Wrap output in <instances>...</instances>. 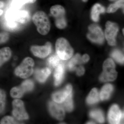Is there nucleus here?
I'll use <instances>...</instances> for the list:
<instances>
[{
	"mask_svg": "<svg viewBox=\"0 0 124 124\" xmlns=\"http://www.w3.org/2000/svg\"><path fill=\"white\" fill-rule=\"evenodd\" d=\"M32 20L38 33L43 36L48 34L51 28V24L48 17L44 11H36L32 16Z\"/></svg>",
	"mask_w": 124,
	"mask_h": 124,
	"instance_id": "obj_1",
	"label": "nucleus"
},
{
	"mask_svg": "<svg viewBox=\"0 0 124 124\" xmlns=\"http://www.w3.org/2000/svg\"><path fill=\"white\" fill-rule=\"evenodd\" d=\"M55 47L58 56L62 60H68L73 55V49L65 38L60 37L55 42Z\"/></svg>",
	"mask_w": 124,
	"mask_h": 124,
	"instance_id": "obj_2",
	"label": "nucleus"
},
{
	"mask_svg": "<svg viewBox=\"0 0 124 124\" xmlns=\"http://www.w3.org/2000/svg\"><path fill=\"white\" fill-rule=\"evenodd\" d=\"M34 64L32 58L29 57L25 58L15 69L16 75L21 78H27L33 73Z\"/></svg>",
	"mask_w": 124,
	"mask_h": 124,
	"instance_id": "obj_3",
	"label": "nucleus"
},
{
	"mask_svg": "<svg viewBox=\"0 0 124 124\" xmlns=\"http://www.w3.org/2000/svg\"><path fill=\"white\" fill-rule=\"evenodd\" d=\"M117 76L115 63L111 59H108L103 63V72L100 76V80L103 82L112 81L116 79Z\"/></svg>",
	"mask_w": 124,
	"mask_h": 124,
	"instance_id": "obj_4",
	"label": "nucleus"
},
{
	"mask_svg": "<svg viewBox=\"0 0 124 124\" xmlns=\"http://www.w3.org/2000/svg\"><path fill=\"white\" fill-rule=\"evenodd\" d=\"M119 31V27L117 24L108 21L106 24L105 35L108 44L112 46L116 44V37Z\"/></svg>",
	"mask_w": 124,
	"mask_h": 124,
	"instance_id": "obj_5",
	"label": "nucleus"
},
{
	"mask_svg": "<svg viewBox=\"0 0 124 124\" xmlns=\"http://www.w3.org/2000/svg\"><path fill=\"white\" fill-rule=\"evenodd\" d=\"M89 32L87 37L91 41L97 44H102L104 42V36L101 28L95 24H92L89 26Z\"/></svg>",
	"mask_w": 124,
	"mask_h": 124,
	"instance_id": "obj_6",
	"label": "nucleus"
},
{
	"mask_svg": "<svg viewBox=\"0 0 124 124\" xmlns=\"http://www.w3.org/2000/svg\"><path fill=\"white\" fill-rule=\"evenodd\" d=\"M13 114L18 120H26L28 119V115L24 108L23 102L19 99L14 100L12 103Z\"/></svg>",
	"mask_w": 124,
	"mask_h": 124,
	"instance_id": "obj_7",
	"label": "nucleus"
},
{
	"mask_svg": "<svg viewBox=\"0 0 124 124\" xmlns=\"http://www.w3.org/2000/svg\"><path fill=\"white\" fill-rule=\"evenodd\" d=\"M31 53L37 57L44 58L46 57L51 51V45L49 42H46L44 45H33L30 48Z\"/></svg>",
	"mask_w": 124,
	"mask_h": 124,
	"instance_id": "obj_8",
	"label": "nucleus"
},
{
	"mask_svg": "<svg viewBox=\"0 0 124 124\" xmlns=\"http://www.w3.org/2000/svg\"><path fill=\"white\" fill-rule=\"evenodd\" d=\"M124 118V113L121 111L117 105L115 104L111 107L108 115V120L110 124H119Z\"/></svg>",
	"mask_w": 124,
	"mask_h": 124,
	"instance_id": "obj_9",
	"label": "nucleus"
},
{
	"mask_svg": "<svg viewBox=\"0 0 124 124\" xmlns=\"http://www.w3.org/2000/svg\"><path fill=\"white\" fill-rule=\"evenodd\" d=\"M12 15H10L9 19L15 21L21 24H26L30 19L29 12L25 10H18L12 13Z\"/></svg>",
	"mask_w": 124,
	"mask_h": 124,
	"instance_id": "obj_10",
	"label": "nucleus"
},
{
	"mask_svg": "<svg viewBox=\"0 0 124 124\" xmlns=\"http://www.w3.org/2000/svg\"><path fill=\"white\" fill-rule=\"evenodd\" d=\"M72 87L71 85H68L64 89L53 94L52 96L53 100L58 103L63 102L68 95L72 93Z\"/></svg>",
	"mask_w": 124,
	"mask_h": 124,
	"instance_id": "obj_11",
	"label": "nucleus"
},
{
	"mask_svg": "<svg viewBox=\"0 0 124 124\" xmlns=\"http://www.w3.org/2000/svg\"><path fill=\"white\" fill-rule=\"evenodd\" d=\"M49 107L51 115L54 117L60 120L64 119L65 112L62 107L54 102H51L49 103Z\"/></svg>",
	"mask_w": 124,
	"mask_h": 124,
	"instance_id": "obj_12",
	"label": "nucleus"
},
{
	"mask_svg": "<svg viewBox=\"0 0 124 124\" xmlns=\"http://www.w3.org/2000/svg\"><path fill=\"white\" fill-rule=\"evenodd\" d=\"M50 13L55 19L65 17V9L60 5H55L52 6L50 8Z\"/></svg>",
	"mask_w": 124,
	"mask_h": 124,
	"instance_id": "obj_13",
	"label": "nucleus"
},
{
	"mask_svg": "<svg viewBox=\"0 0 124 124\" xmlns=\"http://www.w3.org/2000/svg\"><path fill=\"white\" fill-rule=\"evenodd\" d=\"M54 73L55 85H58L61 84L63 79L64 72V65L60 63L56 67Z\"/></svg>",
	"mask_w": 124,
	"mask_h": 124,
	"instance_id": "obj_14",
	"label": "nucleus"
},
{
	"mask_svg": "<svg viewBox=\"0 0 124 124\" xmlns=\"http://www.w3.org/2000/svg\"><path fill=\"white\" fill-rule=\"evenodd\" d=\"M105 9L104 7L99 4H96L93 6L91 12V17L92 20L97 22L99 20V15L101 13H104Z\"/></svg>",
	"mask_w": 124,
	"mask_h": 124,
	"instance_id": "obj_15",
	"label": "nucleus"
},
{
	"mask_svg": "<svg viewBox=\"0 0 124 124\" xmlns=\"http://www.w3.org/2000/svg\"><path fill=\"white\" fill-rule=\"evenodd\" d=\"M12 51L9 47H5L0 49V67L8 61L11 57Z\"/></svg>",
	"mask_w": 124,
	"mask_h": 124,
	"instance_id": "obj_16",
	"label": "nucleus"
},
{
	"mask_svg": "<svg viewBox=\"0 0 124 124\" xmlns=\"http://www.w3.org/2000/svg\"><path fill=\"white\" fill-rule=\"evenodd\" d=\"M50 73L51 70L49 68H46L44 69L37 70L35 73V76L38 81L43 82L46 80Z\"/></svg>",
	"mask_w": 124,
	"mask_h": 124,
	"instance_id": "obj_17",
	"label": "nucleus"
},
{
	"mask_svg": "<svg viewBox=\"0 0 124 124\" xmlns=\"http://www.w3.org/2000/svg\"><path fill=\"white\" fill-rule=\"evenodd\" d=\"M113 86L110 84L104 85L100 91V97L102 100H107L110 97L113 90Z\"/></svg>",
	"mask_w": 124,
	"mask_h": 124,
	"instance_id": "obj_18",
	"label": "nucleus"
},
{
	"mask_svg": "<svg viewBox=\"0 0 124 124\" xmlns=\"http://www.w3.org/2000/svg\"><path fill=\"white\" fill-rule=\"evenodd\" d=\"M99 96L97 89H93L88 96L86 101L89 104H95L99 101Z\"/></svg>",
	"mask_w": 124,
	"mask_h": 124,
	"instance_id": "obj_19",
	"label": "nucleus"
},
{
	"mask_svg": "<svg viewBox=\"0 0 124 124\" xmlns=\"http://www.w3.org/2000/svg\"><path fill=\"white\" fill-rule=\"evenodd\" d=\"M90 116L99 123H102L104 121V117L102 112L99 110H94L90 113Z\"/></svg>",
	"mask_w": 124,
	"mask_h": 124,
	"instance_id": "obj_20",
	"label": "nucleus"
},
{
	"mask_svg": "<svg viewBox=\"0 0 124 124\" xmlns=\"http://www.w3.org/2000/svg\"><path fill=\"white\" fill-rule=\"evenodd\" d=\"M82 62L81 56L79 54H77L71 59L68 64V67L69 70H73L76 69L77 64Z\"/></svg>",
	"mask_w": 124,
	"mask_h": 124,
	"instance_id": "obj_21",
	"label": "nucleus"
},
{
	"mask_svg": "<svg viewBox=\"0 0 124 124\" xmlns=\"http://www.w3.org/2000/svg\"><path fill=\"white\" fill-rule=\"evenodd\" d=\"M124 0H119L114 4L109 6L107 10V12L109 13L116 12L119 8H124Z\"/></svg>",
	"mask_w": 124,
	"mask_h": 124,
	"instance_id": "obj_22",
	"label": "nucleus"
},
{
	"mask_svg": "<svg viewBox=\"0 0 124 124\" xmlns=\"http://www.w3.org/2000/svg\"><path fill=\"white\" fill-rule=\"evenodd\" d=\"M37 0H12V5L14 8H19L23 6L28 4H33Z\"/></svg>",
	"mask_w": 124,
	"mask_h": 124,
	"instance_id": "obj_23",
	"label": "nucleus"
},
{
	"mask_svg": "<svg viewBox=\"0 0 124 124\" xmlns=\"http://www.w3.org/2000/svg\"><path fill=\"white\" fill-rule=\"evenodd\" d=\"M24 93L31 91L34 87V84L31 80H27L24 81L20 86Z\"/></svg>",
	"mask_w": 124,
	"mask_h": 124,
	"instance_id": "obj_24",
	"label": "nucleus"
},
{
	"mask_svg": "<svg viewBox=\"0 0 124 124\" xmlns=\"http://www.w3.org/2000/svg\"><path fill=\"white\" fill-rule=\"evenodd\" d=\"M24 93L20 86L14 87L10 91V95L11 97L15 98L22 97Z\"/></svg>",
	"mask_w": 124,
	"mask_h": 124,
	"instance_id": "obj_25",
	"label": "nucleus"
},
{
	"mask_svg": "<svg viewBox=\"0 0 124 124\" xmlns=\"http://www.w3.org/2000/svg\"><path fill=\"white\" fill-rule=\"evenodd\" d=\"M112 57L118 62L124 63V56L122 53L119 50L116 49L113 50L111 54Z\"/></svg>",
	"mask_w": 124,
	"mask_h": 124,
	"instance_id": "obj_26",
	"label": "nucleus"
},
{
	"mask_svg": "<svg viewBox=\"0 0 124 124\" xmlns=\"http://www.w3.org/2000/svg\"><path fill=\"white\" fill-rule=\"evenodd\" d=\"M64 108L68 111H71L73 108V101L72 99V93L70 94L63 102Z\"/></svg>",
	"mask_w": 124,
	"mask_h": 124,
	"instance_id": "obj_27",
	"label": "nucleus"
},
{
	"mask_svg": "<svg viewBox=\"0 0 124 124\" xmlns=\"http://www.w3.org/2000/svg\"><path fill=\"white\" fill-rule=\"evenodd\" d=\"M6 100V94L4 90L0 88V114L4 110Z\"/></svg>",
	"mask_w": 124,
	"mask_h": 124,
	"instance_id": "obj_28",
	"label": "nucleus"
},
{
	"mask_svg": "<svg viewBox=\"0 0 124 124\" xmlns=\"http://www.w3.org/2000/svg\"><path fill=\"white\" fill-rule=\"evenodd\" d=\"M60 59L57 55H52L48 59V63L50 66L55 68L60 63Z\"/></svg>",
	"mask_w": 124,
	"mask_h": 124,
	"instance_id": "obj_29",
	"label": "nucleus"
},
{
	"mask_svg": "<svg viewBox=\"0 0 124 124\" xmlns=\"http://www.w3.org/2000/svg\"><path fill=\"white\" fill-rule=\"evenodd\" d=\"M55 26L58 29H64L67 25V21L65 17L61 18L59 19H55Z\"/></svg>",
	"mask_w": 124,
	"mask_h": 124,
	"instance_id": "obj_30",
	"label": "nucleus"
},
{
	"mask_svg": "<svg viewBox=\"0 0 124 124\" xmlns=\"http://www.w3.org/2000/svg\"><path fill=\"white\" fill-rule=\"evenodd\" d=\"M17 122L14 120L13 117L9 116H5L2 118L0 121L1 124H18Z\"/></svg>",
	"mask_w": 124,
	"mask_h": 124,
	"instance_id": "obj_31",
	"label": "nucleus"
},
{
	"mask_svg": "<svg viewBox=\"0 0 124 124\" xmlns=\"http://www.w3.org/2000/svg\"><path fill=\"white\" fill-rule=\"evenodd\" d=\"M10 38L9 33L6 32H0V44L8 41Z\"/></svg>",
	"mask_w": 124,
	"mask_h": 124,
	"instance_id": "obj_32",
	"label": "nucleus"
},
{
	"mask_svg": "<svg viewBox=\"0 0 124 124\" xmlns=\"http://www.w3.org/2000/svg\"><path fill=\"white\" fill-rule=\"evenodd\" d=\"M76 72L78 75L79 76H82L84 73V68L83 67L80 66L77 69Z\"/></svg>",
	"mask_w": 124,
	"mask_h": 124,
	"instance_id": "obj_33",
	"label": "nucleus"
},
{
	"mask_svg": "<svg viewBox=\"0 0 124 124\" xmlns=\"http://www.w3.org/2000/svg\"><path fill=\"white\" fill-rule=\"evenodd\" d=\"M89 57L87 54H85L81 58V62L83 63H86L89 60Z\"/></svg>",
	"mask_w": 124,
	"mask_h": 124,
	"instance_id": "obj_34",
	"label": "nucleus"
},
{
	"mask_svg": "<svg viewBox=\"0 0 124 124\" xmlns=\"http://www.w3.org/2000/svg\"><path fill=\"white\" fill-rule=\"evenodd\" d=\"M4 6V2L1 1H0V8L1 9L2 8H3Z\"/></svg>",
	"mask_w": 124,
	"mask_h": 124,
	"instance_id": "obj_35",
	"label": "nucleus"
},
{
	"mask_svg": "<svg viewBox=\"0 0 124 124\" xmlns=\"http://www.w3.org/2000/svg\"><path fill=\"white\" fill-rule=\"evenodd\" d=\"M3 13H4V11H3V10L0 8V16H1L3 14Z\"/></svg>",
	"mask_w": 124,
	"mask_h": 124,
	"instance_id": "obj_36",
	"label": "nucleus"
},
{
	"mask_svg": "<svg viewBox=\"0 0 124 124\" xmlns=\"http://www.w3.org/2000/svg\"><path fill=\"white\" fill-rule=\"evenodd\" d=\"M87 124H94L95 123L93 122H89L87 123Z\"/></svg>",
	"mask_w": 124,
	"mask_h": 124,
	"instance_id": "obj_37",
	"label": "nucleus"
},
{
	"mask_svg": "<svg viewBox=\"0 0 124 124\" xmlns=\"http://www.w3.org/2000/svg\"><path fill=\"white\" fill-rule=\"evenodd\" d=\"M82 0L83 1H84V2H86L88 0Z\"/></svg>",
	"mask_w": 124,
	"mask_h": 124,
	"instance_id": "obj_38",
	"label": "nucleus"
},
{
	"mask_svg": "<svg viewBox=\"0 0 124 124\" xmlns=\"http://www.w3.org/2000/svg\"><path fill=\"white\" fill-rule=\"evenodd\" d=\"M110 1H113L116 0H109Z\"/></svg>",
	"mask_w": 124,
	"mask_h": 124,
	"instance_id": "obj_39",
	"label": "nucleus"
}]
</instances>
